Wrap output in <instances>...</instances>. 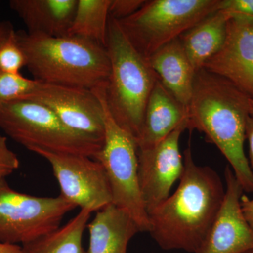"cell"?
Masks as SVG:
<instances>
[{
    "instance_id": "cell-1",
    "label": "cell",
    "mask_w": 253,
    "mask_h": 253,
    "mask_svg": "<svg viewBox=\"0 0 253 253\" xmlns=\"http://www.w3.org/2000/svg\"><path fill=\"white\" fill-rule=\"evenodd\" d=\"M183 159L175 192L148 213L149 232L163 250L195 253L220 209L225 188L212 168L195 163L189 146Z\"/></svg>"
},
{
    "instance_id": "cell-2",
    "label": "cell",
    "mask_w": 253,
    "mask_h": 253,
    "mask_svg": "<svg viewBox=\"0 0 253 253\" xmlns=\"http://www.w3.org/2000/svg\"><path fill=\"white\" fill-rule=\"evenodd\" d=\"M250 99L227 80L202 68L195 76L188 106V129L204 133L217 146L246 192H253V173L244 151Z\"/></svg>"
},
{
    "instance_id": "cell-3",
    "label": "cell",
    "mask_w": 253,
    "mask_h": 253,
    "mask_svg": "<svg viewBox=\"0 0 253 253\" xmlns=\"http://www.w3.org/2000/svg\"><path fill=\"white\" fill-rule=\"evenodd\" d=\"M16 36L26 67L37 81L92 90L109 79V56L99 44L71 36L54 38L16 31Z\"/></svg>"
},
{
    "instance_id": "cell-4",
    "label": "cell",
    "mask_w": 253,
    "mask_h": 253,
    "mask_svg": "<svg viewBox=\"0 0 253 253\" xmlns=\"http://www.w3.org/2000/svg\"><path fill=\"white\" fill-rule=\"evenodd\" d=\"M106 51L110 75L105 86L108 109L118 126L138 139L145 110L158 78L128 41L118 21L109 18Z\"/></svg>"
},
{
    "instance_id": "cell-5",
    "label": "cell",
    "mask_w": 253,
    "mask_h": 253,
    "mask_svg": "<svg viewBox=\"0 0 253 253\" xmlns=\"http://www.w3.org/2000/svg\"><path fill=\"white\" fill-rule=\"evenodd\" d=\"M0 129L31 151L39 149L95 158L104 142L71 130L46 106L28 99L0 106Z\"/></svg>"
},
{
    "instance_id": "cell-6",
    "label": "cell",
    "mask_w": 253,
    "mask_h": 253,
    "mask_svg": "<svg viewBox=\"0 0 253 253\" xmlns=\"http://www.w3.org/2000/svg\"><path fill=\"white\" fill-rule=\"evenodd\" d=\"M221 0H149L129 17L118 21L131 45L146 59L208 16Z\"/></svg>"
},
{
    "instance_id": "cell-7",
    "label": "cell",
    "mask_w": 253,
    "mask_h": 253,
    "mask_svg": "<svg viewBox=\"0 0 253 253\" xmlns=\"http://www.w3.org/2000/svg\"><path fill=\"white\" fill-rule=\"evenodd\" d=\"M106 84L92 89L102 104L104 138L96 155L109 179L113 204L131 216L141 231L150 229L139 181L138 145L135 138L118 126L111 116L105 98Z\"/></svg>"
},
{
    "instance_id": "cell-8",
    "label": "cell",
    "mask_w": 253,
    "mask_h": 253,
    "mask_svg": "<svg viewBox=\"0 0 253 253\" xmlns=\"http://www.w3.org/2000/svg\"><path fill=\"white\" fill-rule=\"evenodd\" d=\"M62 196L40 197L15 191L0 181V242L24 245L59 229L76 208Z\"/></svg>"
},
{
    "instance_id": "cell-9",
    "label": "cell",
    "mask_w": 253,
    "mask_h": 253,
    "mask_svg": "<svg viewBox=\"0 0 253 253\" xmlns=\"http://www.w3.org/2000/svg\"><path fill=\"white\" fill-rule=\"evenodd\" d=\"M52 168L61 196L76 208L98 212L113 204L109 179L102 165L84 155L59 154L36 149Z\"/></svg>"
},
{
    "instance_id": "cell-10",
    "label": "cell",
    "mask_w": 253,
    "mask_h": 253,
    "mask_svg": "<svg viewBox=\"0 0 253 253\" xmlns=\"http://www.w3.org/2000/svg\"><path fill=\"white\" fill-rule=\"evenodd\" d=\"M26 99L44 105L71 130L104 141L102 104L94 90L38 81Z\"/></svg>"
},
{
    "instance_id": "cell-11",
    "label": "cell",
    "mask_w": 253,
    "mask_h": 253,
    "mask_svg": "<svg viewBox=\"0 0 253 253\" xmlns=\"http://www.w3.org/2000/svg\"><path fill=\"white\" fill-rule=\"evenodd\" d=\"M188 128V124L182 125L156 146L138 149L139 186L147 214L170 196L173 185L182 175L179 140Z\"/></svg>"
},
{
    "instance_id": "cell-12",
    "label": "cell",
    "mask_w": 253,
    "mask_h": 253,
    "mask_svg": "<svg viewBox=\"0 0 253 253\" xmlns=\"http://www.w3.org/2000/svg\"><path fill=\"white\" fill-rule=\"evenodd\" d=\"M225 194L219 212L195 253H244L253 250V229L241 206L244 189L230 166L224 169Z\"/></svg>"
},
{
    "instance_id": "cell-13",
    "label": "cell",
    "mask_w": 253,
    "mask_h": 253,
    "mask_svg": "<svg viewBox=\"0 0 253 253\" xmlns=\"http://www.w3.org/2000/svg\"><path fill=\"white\" fill-rule=\"evenodd\" d=\"M203 68L253 99V20L229 18L224 44Z\"/></svg>"
},
{
    "instance_id": "cell-14",
    "label": "cell",
    "mask_w": 253,
    "mask_h": 253,
    "mask_svg": "<svg viewBox=\"0 0 253 253\" xmlns=\"http://www.w3.org/2000/svg\"><path fill=\"white\" fill-rule=\"evenodd\" d=\"M188 108L156 82L145 110L144 123L138 139V149L152 147L164 140L176 128L189 126ZM189 129V128H188Z\"/></svg>"
},
{
    "instance_id": "cell-15",
    "label": "cell",
    "mask_w": 253,
    "mask_h": 253,
    "mask_svg": "<svg viewBox=\"0 0 253 253\" xmlns=\"http://www.w3.org/2000/svg\"><path fill=\"white\" fill-rule=\"evenodd\" d=\"M78 0H11L29 34L59 38L68 36Z\"/></svg>"
},
{
    "instance_id": "cell-16",
    "label": "cell",
    "mask_w": 253,
    "mask_h": 253,
    "mask_svg": "<svg viewBox=\"0 0 253 253\" xmlns=\"http://www.w3.org/2000/svg\"><path fill=\"white\" fill-rule=\"evenodd\" d=\"M86 228L87 253H126L131 239L141 232L131 216L113 204L96 212Z\"/></svg>"
},
{
    "instance_id": "cell-17",
    "label": "cell",
    "mask_w": 253,
    "mask_h": 253,
    "mask_svg": "<svg viewBox=\"0 0 253 253\" xmlns=\"http://www.w3.org/2000/svg\"><path fill=\"white\" fill-rule=\"evenodd\" d=\"M148 61L163 85L188 108L196 73L179 38L158 50Z\"/></svg>"
},
{
    "instance_id": "cell-18",
    "label": "cell",
    "mask_w": 253,
    "mask_h": 253,
    "mask_svg": "<svg viewBox=\"0 0 253 253\" xmlns=\"http://www.w3.org/2000/svg\"><path fill=\"white\" fill-rule=\"evenodd\" d=\"M230 16L217 10L196 23L179 38L196 73L221 49Z\"/></svg>"
},
{
    "instance_id": "cell-19",
    "label": "cell",
    "mask_w": 253,
    "mask_h": 253,
    "mask_svg": "<svg viewBox=\"0 0 253 253\" xmlns=\"http://www.w3.org/2000/svg\"><path fill=\"white\" fill-rule=\"evenodd\" d=\"M91 214L89 211L81 210L67 224L22 246L24 253H87L83 239Z\"/></svg>"
},
{
    "instance_id": "cell-20",
    "label": "cell",
    "mask_w": 253,
    "mask_h": 253,
    "mask_svg": "<svg viewBox=\"0 0 253 253\" xmlns=\"http://www.w3.org/2000/svg\"><path fill=\"white\" fill-rule=\"evenodd\" d=\"M111 0H78L68 36L106 47Z\"/></svg>"
},
{
    "instance_id": "cell-21",
    "label": "cell",
    "mask_w": 253,
    "mask_h": 253,
    "mask_svg": "<svg viewBox=\"0 0 253 253\" xmlns=\"http://www.w3.org/2000/svg\"><path fill=\"white\" fill-rule=\"evenodd\" d=\"M38 83L36 80L23 77L21 73L13 74L0 70V106L26 99Z\"/></svg>"
},
{
    "instance_id": "cell-22",
    "label": "cell",
    "mask_w": 253,
    "mask_h": 253,
    "mask_svg": "<svg viewBox=\"0 0 253 253\" xmlns=\"http://www.w3.org/2000/svg\"><path fill=\"white\" fill-rule=\"evenodd\" d=\"M26 66V56L18 44L16 31H14L0 45V70L18 74Z\"/></svg>"
},
{
    "instance_id": "cell-23",
    "label": "cell",
    "mask_w": 253,
    "mask_h": 253,
    "mask_svg": "<svg viewBox=\"0 0 253 253\" xmlns=\"http://www.w3.org/2000/svg\"><path fill=\"white\" fill-rule=\"evenodd\" d=\"M19 166L17 155L10 149L6 136L0 134V181L6 179Z\"/></svg>"
},
{
    "instance_id": "cell-24",
    "label": "cell",
    "mask_w": 253,
    "mask_h": 253,
    "mask_svg": "<svg viewBox=\"0 0 253 253\" xmlns=\"http://www.w3.org/2000/svg\"><path fill=\"white\" fill-rule=\"evenodd\" d=\"M146 0H111L110 18L121 21L135 14L144 4Z\"/></svg>"
},
{
    "instance_id": "cell-25",
    "label": "cell",
    "mask_w": 253,
    "mask_h": 253,
    "mask_svg": "<svg viewBox=\"0 0 253 253\" xmlns=\"http://www.w3.org/2000/svg\"><path fill=\"white\" fill-rule=\"evenodd\" d=\"M219 9L230 18L253 20V0H221Z\"/></svg>"
},
{
    "instance_id": "cell-26",
    "label": "cell",
    "mask_w": 253,
    "mask_h": 253,
    "mask_svg": "<svg viewBox=\"0 0 253 253\" xmlns=\"http://www.w3.org/2000/svg\"><path fill=\"white\" fill-rule=\"evenodd\" d=\"M241 210L246 221L253 229V199L243 194L241 198Z\"/></svg>"
},
{
    "instance_id": "cell-27",
    "label": "cell",
    "mask_w": 253,
    "mask_h": 253,
    "mask_svg": "<svg viewBox=\"0 0 253 253\" xmlns=\"http://www.w3.org/2000/svg\"><path fill=\"white\" fill-rule=\"evenodd\" d=\"M246 139L249 143V165L253 175V118L249 116L246 123Z\"/></svg>"
},
{
    "instance_id": "cell-28",
    "label": "cell",
    "mask_w": 253,
    "mask_h": 253,
    "mask_svg": "<svg viewBox=\"0 0 253 253\" xmlns=\"http://www.w3.org/2000/svg\"><path fill=\"white\" fill-rule=\"evenodd\" d=\"M14 31L11 23L0 20V45Z\"/></svg>"
},
{
    "instance_id": "cell-29",
    "label": "cell",
    "mask_w": 253,
    "mask_h": 253,
    "mask_svg": "<svg viewBox=\"0 0 253 253\" xmlns=\"http://www.w3.org/2000/svg\"><path fill=\"white\" fill-rule=\"evenodd\" d=\"M0 253H24V251L19 245L0 242Z\"/></svg>"
},
{
    "instance_id": "cell-30",
    "label": "cell",
    "mask_w": 253,
    "mask_h": 253,
    "mask_svg": "<svg viewBox=\"0 0 253 253\" xmlns=\"http://www.w3.org/2000/svg\"><path fill=\"white\" fill-rule=\"evenodd\" d=\"M250 116L253 118V99H250Z\"/></svg>"
},
{
    "instance_id": "cell-31",
    "label": "cell",
    "mask_w": 253,
    "mask_h": 253,
    "mask_svg": "<svg viewBox=\"0 0 253 253\" xmlns=\"http://www.w3.org/2000/svg\"><path fill=\"white\" fill-rule=\"evenodd\" d=\"M244 253H253V250H251V251H247V252Z\"/></svg>"
}]
</instances>
